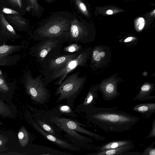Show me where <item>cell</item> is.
Wrapping results in <instances>:
<instances>
[{
	"mask_svg": "<svg viewBox=\"0 0 155 155\" xmlns=\"http://www.w3.org/2000/svg\"><path fill=\"white\" fill-rule=\"evenodd\" d=\"M97 90L95 88H91L84 101L83 105L87 109L94 107L97 100L98 95Z\"/></svg>",
	"mask_w": 155,
	"mask_h": 155,
	"instance_id": "obj_19",
	"label": "cell"
},
{
	"mask_svg": "<svg viewBox=\"0 0 155 155\" xmlns=\"http://www.w3.org/2000/svg\"><path fill=\"white\" fill-rule=\"evenodd\" d=\"M93 57L94 60L97 61H99L101 57L100 53L97 50L94 51L93 52Z\"/></svg>",
	"mask_w": 155,
	"mask_h": 155,
	"instance_id": "obj_33",
	"label": "cell"
},
{
	"mask_svg": "<svg viewBox=\"0 0 155 155\" xmlns=\"http://www.w3.org/2000/svg\"><path fill=\"white\" fill-rule=\"evenodd\" d=\"M101 57H104V52H102L100 53Z\"/></svg>",
	"mask_w": 155,
	"mask_h": 155,
	"instance_id": "obj_39",
	"label": "cell"
},
{
	"mask_svg": "<svg viewBox=\"0 0 155 155\" xmlns=\"http://www.w3.org/2000/svg\"><path fill=\"white\" fill-rule=\"evenodd\" d=\"M132 144L133 143L131 140H114L104 143L101 146H97L95 148V149L97 151H101Z\"/></svg>",
	"mask_w": 155,
	"mask_h": 155,
	"instance_id": "obj_15",
	"label": "cell"
},
{
	"mask_svg": "<svg viewBox=\"0 0 155 155\" xmlns=\"http://www.w3.org/2000/svg\"><path fill=\"white\" fill-rule=\"evenodd\" d=\"M121 155H142V153L139 152H130L125 151L122 153Z\"/></svg>",
	"mask_w": 155,
	"mask_h": 155,
	"instance_id": "obj_34",
	"label": "cell"
},
{
	"mask_svg": "<svg viewBox=\"0 0 155 155\" xmlns=\"http://www.w3.org/2000/svg\"><path fill=\"white\" fill-rule=\"evenodd\" d=\"M45 2H46L47 3H51L55 0H44Z\"/></svg>",
	"mask_w": 155,
	"mask_h": 155,
	"instance_id": "obj_38",
	"label": "cell"
},
{
	"mask_svg": "<svg viewBox=\"0 0 155 155\" xmlns=\"http://www.w3.org/2000/svg\"><path fill=\"white\" fill-rule=\"evenodd\" d=\"M151 89V86H142L140 92L135 97L133 101H144L154 99L155 97L151 96L150 94Z\"/></svg>",
	"mask_w": 155,
	"mask_h": 155,
	"instance_id": "obj_20",
	"label": "cell"
},
{
	"mask_svg": "<svg viewBox=\"0 0 155 155\" xmlns=\"http://www.w3.org/2000/svg\"><path fill=\"white\" fill-rule=\"evenodd\" d=\"M18 137L19 143L22 147H24L27 144L29 141V135L25 127H22L20 129Z\"/></svg>",
	"mask_w": 155,
	"mask_h": 155,
	"instance_id": "obj_23",
	"label": "cell"
},
{
	"mask_svg": "<svg viewBox=\"0 0 155 155\" xmlns=\"http://www.w3.org/2000/svg\"><path fill=\"white\" fill-rule=\"evenodd\" d=\"M74 15V18L71 22L67 42H84L88 35L87 24L80 16Z\"/></svg>",
	"mask_w": 155,
	"mask_h": 155,
	"instance_id": "obj_7",
	"label": "cell"
},
{
	"mask_svg": "<svg viewBox=\"0 0 155 155\" xmlns=\"http://www.w3.org/2000/svg\"><path fill=\"white\" fill-rule=\"evenodd\" d=\"M8 22L18 30L26 29L29 26V20L20 15H4Z\"/></svg>",
	"mask_w": 155,
	"mask_h": 155,
	"instance_id": "obj_12",
	"label": "cell"
},
{
	"mask_svg": "<svg viewBox=\"0 0 155 155\" xmlns=\"http://www.w3.org/2000/svg\"><path fill=\"white\" fill-rule=\"evenodd\" d=\"M30 8V11L31 14L37 18H40L42 15L44 9L39 3L38 0H27Z\"/></svg>",
	"mask_w": 155,
	"mask_h": 155,
	"instance_id": "obj_18",
	"label": "cell"
},
{
	"mask_svg": "<svg viewBox=\"0 0 155 155\" xmlns=\"http://www.w3.org/2000/svg\"><path fill=\"white\" fill-rule=\"evenodd\" d=\"M0 92H4L5 91L0 88Z\"/></svg>",
	"mask_w": 155,
	"mask_h": 155,
	"instance_id": "obj_40",
	"label": "cell"
},
{
	"mask_svg": "<svg viewBox=\"0 0 155 155\" xmlns=\"http://www.w3.org/2000/svg\"><path fill=\"white\" fill-rule=\"evenodd\" d=\"M117 107L89 109L88 118L96 126L106 131L121 132L132 129L139 117L118 110Z\"/></svg>",
	"mask_w": 155,
	"mask_h": 155,
	"instance_id": "obj_1",
	"label": "cell"
},
{
	"mask_svg": "<svg viewBox=\"0 0 155 155\" xmlns=\"http://www.w3.org/2000/svg\"><path fill=\"white\" fill-rule=\"evenodd\" d=\"M0 88L4 91H7L9 90L8 87L4 79L1 76H0Z\"/></svg>",
	"mask_w": 155,
	"mask_h": 155,
	"instance_id": "obj_29",
	"label": "cell"
},
{
	"mask_svg": "<svg viewBox=\"0 0 155 155\" xmlns=\"http://www.w3.org/2000/svg\"><path fill=\"white\" fill-rule=\"evenodd\" d=\"M87 57L85 50H81L75 57L62 66L44 78L45 85L58 79L54 84L59 85L67 77L68 74L77 68L84 66Z\"/></svg>",
	"mask_w": 155,
	"mask_h": 155,
	"instance_id": "obj_4",
	"label": "cell"
},
{
	"mask_svg": "<svg viewBox=\"0 0 155 155\" xmlns=\"http://www.w3.org/2000/svg\"><path fill=\"white\" fill-rule=\"evenodd\" d=\"M81 50V47L76 44H73L64 48L63 51L65 53H73L79 51Z\"/></svg>",
	"mask_w": 155,
	"mask_h": 155,
	"instance_id": "obj_25",
	"label": "cell"
},
{
	"mask_svg": "<svg viewBox=\"0 0 155 155\" xmlns=\"http://www.w3.org/2000/svg\"><path fill=\"white\" fill-rule=\"evenodd\" d=\"M80 51L73 53H61L52 58L42 63L41 64L42 74L44 77H46L75 57Z\"/></svg>",
	"mask_w": 155,
	"mask_h": 155,
	"instance_id": "obj_8",
	"label": "cell"
},
{
	"mask_svg": "<svg viewBox=\"0 0 155 155\" xmlns=\"http://www.w3.org/2000/svg\"><path fill=\"white\" fill-rule=\"evenodd\" d=\"M58 120L64 124L68 127L75 131L89 136L97 140H103L105 138L98 134L87 130L80 127L77 122L62 117H55Z\"/></svg>",
	"mask_w": 155,
	"mask_h": 155,
	"instance_id": "obj_9",
	"label": "cell"
},
{
	"mask_svg": "<svg viewBox=\"0 0 155 155\" xmlns=\"http://www.w3.org/2000/svg\"><path fill=\"white\" fill-rule=\"evenodd\" d=\"M19 46L3 45L0 46V60L7 59V56L19 49Z\"/></svg>",
	"mask_w": 155,
	"mask_h": 155,
	"instance_id": "obj_21",
	"label": "cell"
},
{
	"mask_svg": "<svg viewBox=\"0 0 155 155\" xmlns=\"http://www.w3.org/2000/svg\"><path fill=\"white\" fill-rule=\"evenodd\" d=\"M74 6L80 14L88 16L89 12L86 5L83 0H73Z\"/></svg>",
	"mask_w": 155,
	"mask_h": 155,
	"instance_id": "obj_22",
	"label": "cell"
},
{
	"mask_svg": "<svg viewBox=\"0 0 155 155\" xmlns=\"http://www.w3.org/2000/svg\"><path fill=\"white\" fill-rule=\"evenodd\" d=\"M80 71H77L68 76L59 85L55 93L58 96L57 103L66 100L67 101L77 97L82 88L85 82L84 77H80Z\"/></svg>",
	"mask_w": 155,
	"mask_h": 155,
	"instance_id": "obj_3",
	"label": "cell"
},
{
	"mask_svg": "<svg viewBox=\"0 0 155 155\" xmlns=\"http://www.w3.org/2000/svg\"><path fill=\"white\" fill-rule=\"evenodd\" d=\"M45 86L42 74L34 78L30 73L27 74L25 82L26 92L35 102L42 104L50 97V94Z\"/></svg>",
	"mask_w": 155,
	"mask_h": 155,
	"instance_id": "obj_6",
	"label": "cell"
},
{
	"mask_svg": "<svg viewBox=\"0 0 155 155\" xmlns=\"http://www.w3.org/2000/svg\"><path fill=\"white\" fill-rule=\"evenodd\" d=\"M145 24V21L142 17L139 18L136 22V25L139 30H142L144 27Z\"/></svg>",
	"mask_w": 155,
	"mask_h": 155,
	"instance_id": "obj_30",
	"label": "cell"
},
{
	"mask_svg": "<svg viewBox=\"0 0 155 155\" xmlns=\"http://www.w3.org/2000/svg\"><path fill=\"white\" fill-rule=\"evenodd\" d=\"M106 13L108 15H112L113 13V12L111 10H108L107 11Z\"/></svg>",
	"mask_w": 155,
	"mask_h": 155,
	"instance_id": "obj_36",
	"label": "cell"
},
{
	"mask_svg": "<svg viewBox=\"0 0 155 155\" xmlns=\"http://www.w3.org/2000/svg\"><path fill=\"white\" fill-rule=\"evenodd\" d=\"M33 127L41 134L48 140L53 142L60 147L70 150H77L78 147L76 146L63 140H61L53 135L47 133L43 129L38 126L36 123L33 124Z\"/></svg>",
	"mask_w": 155,
	"mask_h": 155,
	"instance_id": "obj_11",
	"label": "cell"
},
{
	"mask_svg": "<svg viewBox=\"0 0 155 155\" xmlns=\"http://www.w3.org/2000/svg\"><path fill=\"white\" fill-rule=\"evenodd\" d=\"M50 14L38 24L33 31V38L39 41L55 39L64 43L67 42L74 14L66 11L51 12Z\"/></svg>",
	"mask_w": 155,
	"mask_h": 155,
	"instance_id": "obj_2",
	"label": "cell"
},
{
	"mask_svg": "<svg viewBox=\"0 0 155 155\" xmlns=\"http://www.w3.org/2000/svg\"><path fill=\"white\" fill-rule=\"evenodd\" d=\"M64 43L55 39L39 41L32 48L31 54L41 64L60 54Z\"/></svg>",
	"mask_w": 155,
	"mask_h": 155,
	"instance_id": "obj_5",
	"label": "cell"
},
{
	"mask_svg": "<svg viewBox=\"0 0 155 155\" xmlns=\"http://www.w3.org/2000/svg\"><path fill=\"white\" fill-rule=\"evenodd\" d=\"M0 4L18 12L22 16L30 11L27 0H0Z\"/></svg>",
	"mask_w": 155,
	"mask_h": 155,
	"instance_id": "obj_10",
	"label": "cell"
},
{
	"mask_svg": "<svg viewBox=\"0 0 155 155\" xmlns=\"http://www.w3.org/2000/svg\"><path fill=\"white\" fill-rule=\"evenodd\" d=\"M155 137V119L152 124L151 130L148 135L146 137V139H147L150 138Z\"/></svg>",
	"mask_w": 155,
	"mask_h": 155,
	"instance_id": "obj_31",
	"label": "cell"
},
{
	"mask_svg": "<svg viewBox=\"0 0 155 155\" xmlns=\"http://www.w3.org/2000/svg\"><path fill=\"white\" fill-rule=\"evenodd\" d=\"M132 110L141 114L146 119L150 117L155 112V103H146L137 104Z\"/></svg>",
	"mask_w": 155,
	"mask_h": 155,
	"instance_id": "obj_14",
	"label": "cell"
},
{
	"mask_svg": "<svg viewBox=\"0 0 155 155\" xmlns=\"http://www.w3.org/2000/svg\"><path fill=\"white\" fill-rule=\"evenodd\" d=\"M0 32L5 36H13L16 35L13 27L5 19L4 14L0 12Z\"/></svg>",
	"mask_w": 155,
	"mask_h": 155,
	"instance_id": "obj_16",
	"label": "cell"
},
{
	"mask_svg": "<svg viewBox=\"0 0 155 155\" xmlns=\"http://www.w3.org/2000/svg\"><path fill=\"white\" fill-rule=\"evenodd\" d=\"M0 115L4 117H11L12 114L8 106L0 99Z\"/></svg>",
	"mask_w": 155,
	"mask_h": 155,
	"instance_id": "obj_24",
	"label": "cell"
},
{
	"mask_svg": "<svg viewBox=\"0 0 155 155\" xmlns=\"http://www.w3.org/2000/svg\"><path fill=\"white\" fill-rule=\"evenodd\" d=\"M155 141L147 147L142 152V155H155Z\"/></svg>",
	"mask_w": 155,
	"mask_h": 155,
	"instance_id": "obj_27",
	"label": "cell"
},
{
	"mask_svg": "<svg viewBox=\"0 0 155 155\" xmlns=\"http://www.w3.org/2000/svg\"><path fill=\"white\" fill-rule=\"evenodd\" d=\"M8 140L6 137L0 134V149L2 148Z\"/></svg>",
	"mask_w": 155,
	"mask_h": 155,
	"instance_id": "obj_32",
	"label": "cell"
},
{
	"mask_svg": "<svg viewBox=\"0 0 155 155\" xmlns=\"http://www.w3.org/2000/svg\"><path fill=\"white\" fill-rule=\"evenodd\" d=\"M38 122L40 126L44 130L47 131L48 133L52 135H54L55 134V133L53 129L45 122L41 120H38Z\"/></svg>",
	"mask_w": 155,
	"mask_h": 155,
	"instance_id": "obj_28",
	"label": "cell"
},
{
	"mask_svg": "<svg viewBox=\"0 0 155 155\" xmlns=\"http://www.w3.org/2000/svg\"><path fill=\"white\" fill-rule=\"evenodd\" d=\"M0 12L3 13L4 15H21L20 13L18 12L11 8L3 6L1 4H0Z\"/></svg>",
	"mask_w": 155,
	"mask_h": 155,
	"instance_id": "obj_26",
	"label": "cell"
},
{
	"mask_svg": "<svg viewBox=\"0 0 155 155\" xmlns=\"http://www.w3.org/2000/svg\"><path fill=\"white\" fill-rule=\"evenodd\" d=\"M135 147L133 144L125 145L113 149L101 151H97L90 154L91 155H121L123 153L130 150Z\"/></svg>",
	"mask_w": 155,
	"mask_h": 155,
	"instance_id": "obj_17",
	"label": "cell"
},
{
	"mask_svg": "<svg viewBox=\"0 0 155 155\" xmlns=\"http://www.w3.org/2000/svg\"><path fill=\"white\" fill-rule=\"evenodd\" d=\"M60 110L62 112H69L71 111L70 107L67 106H63L61 107Z\"/></svg>",
	"mask_w": 155,
	"mask_h": 155,
	"instance_id": "obj_35",
	"label": "cell"
},
{
	"mask_svg": "<svg viewBox=\"0 0 155 155\" xmlns=\"http://www.w3.org/2000/svg\"><path fill=\"white\" fill-rule=\"evenodd\" d=\"M50 120L72 137L85 142H92V139L80 134L75 130L68 127L64 124L58 120L55 117L51 118Z\"/></svg>",
	"mask_w": 155,
	"mask_h": 155,
	"instance_id": "obj_13",
	"label": "cell"
},
{
	"mask_svg": "<svg viewBox=\"0 0 155 155\" xmlns=\"http://www.w3.org/2000/svg\"><path fill=\"white\" fill-rule=\"evenodd\" d=\"M132 38L131 37H128L125 39V41L126 42H127L130 41L132 40Z\"/></svg>",
	"mask_w": 155,
	"mask_h": 155,
	"instance_id": "obj_37",
	"label": "cell"
}]
</instances>
